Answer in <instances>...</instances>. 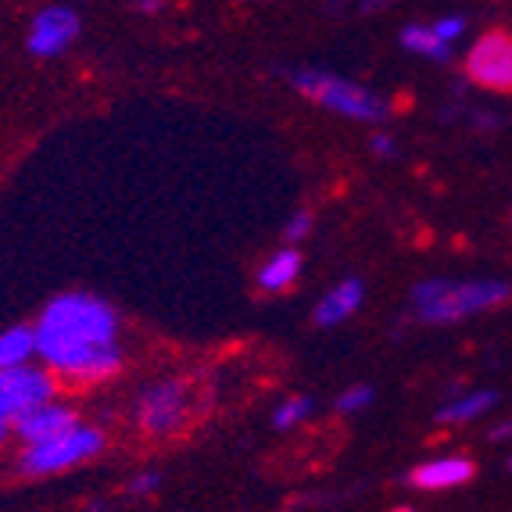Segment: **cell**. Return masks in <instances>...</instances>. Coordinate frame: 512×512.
Returning a JSON list of instances; mask_svg holds the SVG:
<instances>
[{
  "mask_svg": "<svg viewBox=\"0 0 512 512\" xmlns=\"http://www.w3.org/2000/svg\"><path fill=\"white\" fill-rule=\"evenodd\" d=\"M301 251L298 248H280L273 251V255L265 258V265L258 269L255 283L262 287L265 294H280L287 291V287H294V280L301 276Z\"/></svg>",
  "mask_w": 512,
  "mask_h": 512,
  "instance_id": "12",
  "label": "cell"
},
{
  "mask_svg": "<svg viewBox=\"0 0 512 512\" xmlns=\"http://www.w3.org/2000/svg\"><path fill=\"white\" fill-rule=\"evenodd\" d=\"M287 79H291V86L301 97L323 104L326 111L344 115L351 122H373L376 126V122H387V115H391V104L380 94H373L369 86L330 76L323 69H294Z\"/></svg>",
  "mask_w": 512,
  "mask_h": 512,
  "instance_id": "3",
  "label": "cell"
},
{
  "mask_svg": "<svg viewBox=\"0 0 512 512\" xmlns=\"http://www.w3.org/2000/svg\"><path fill=\"white\" fill-rule=\"evenodd\" d=\"M373 398H376L373 387L355 384V387H348L344 394H337V412H341V416H355V412L369 409V405H373Z\"/></svg>",
  "mask_w": 512,
  "mask_h": 512,
  "instance_id": "17",
  "label": "cell"
},
{
  "mask_svg": "<svg viewBox=\"0 0 512 512\" xmlns=\"http://www.w3.org/2000/svg\"><path fill=\"white\" fill-rule=\"evenodd\" d=\"M79 427V412L65 402H43L36 409L18 412L11 419V434L18 437L22 444H36V441H51V437L65 434V430Z\"/></svg>",
  "mask_w": 512,
  "mask_h": 512,
  "instance_id": "9",
  "label": "cell"
},
{
  "mask_svg": "<svg viewBox=\"0 0 512 512\" xmlns=\"http://www.w3.org/2000/svg\"><path fill=\"white\" fill-rule=\"evenodd\" d=\"M104 437L101 427H72L65 434L51 437V441H36V444H22V452H18L15 466L22 477H54V473H65L79 462H90L104 452Z\"/></svg>",
  "mask_w": 512,
  "mask_h": 512,
  "instance_id": "5",
  "label": "cell"
},
{
  "mask_svg": "<svg viewBox=\"0 0 512 512\" xmlns=\"http://www.w3.org/2000/svg\"><path fill=\"white\" fill-rule=\"evenodd\" d=\"M312 226H316V215L308 212V208H301V212H294L291 222L283 226V237L291 240V244H298V240H305L308 233H312Z\"/></svg>",
  "mask_w": 512,
  "mask_h": 512,
  "instance_id": "19",
  "label": "cell"
},
{
  "mask_svg": "<svg viewBox=\"0 0 512 512\" xmlns=\"http://www.w3.org/2000/svg\"><path fill=\"white\" fill-rule=\"evenodd\" d=\"M473 477H477V462L448 455V459L419 462L416 470L409 473V484L416 491H452V487H466Z\"/></svg>",
  "mask_w": 512,
  "mask_h": 512,
  "instance_id": "10",
  "label": "cell"
},
{
  "mask_svg": "<svg viewBox=\"0 0 512 512\" xmlns=\"http://www.w3.org/2000/svg\"><path fill=\"white\" fill-rule=\"evenodd\" d=\"M76 36H79V15L72 8H65V4H54V8H43L33 18L26 47L36 58H58V54L69 51Z\"/></svg>",
  "mask_w": 512,
  "mask_h": 512,
  "instance_id": "8",
  "label": "cell"
},
{
  "mask_svg": "<svg viewBox=\"0 0 512 512\" xmlns=\"http://www.w3.org/2000/svg\"><path fill=\"white\" fill-rule=\"evenodd\" d=\"M491 405H498L495 391H473V394H466V398H455V402H448L444 409H437V423L459 427V423H470V419L484 416Z\"/></svg>",
  "mask_w": 512,
  "mask_h": 512,
  "instance_id": "13",
  "label": "cell"
},
{
  "mask_svg": "<svg viewBox=\"0 0 512 512\" xmlns=\"http://www.w3.org/2000/svg\"><path fill=\"white\" fill-rule=\"evenodd\" d=\"M512 298L505 280H423L412 287V312L419 323L448 326L498 308Z\"/></svg>",
  "mask_w": 512,
  "mask_h": 512,
  "instance_id": "2",
  "label": "cell"
},
{
  "mask_svg": "<svg viewBox=\"0 0 512 512\" xmlns=\"http://www.w3.org/2000/svg\"><path fill=\"white\" fill-rule=\"evenodd\" d=\"M362 298H366V287L362 280H341L330 294H323V301L312 312V323L316 326H341L344 319H351L359 312Z\"/></svg>",
  "mask_w": 512,
  "mask_h": 512,
  "instance_id": "11",
  "label": "cell"
},
{
  "mask_svg": "<svg viewBox=\"0 0 512 512\" xmlns=\"http://www.w3.org/2000/svg\"><path fill=\"white\" fill-rule=\"evenodd\" d=\"M36 359L69 384H101L122 373L119 312L94 294H58L36 319Z\"/></svg>",
  "mask_w": 512,
  "mask_h": 512,
  "instance_id": "1",
  "label": "cell"
},
{
  "mask_svg": "<svg viewBox=\"0 0 512 512\" xmlns=\"http://www.w3.org/2000/svg\"><path fill=\"white\" fill-rule=\"evenodd\" d=\"M369 147H373L380 158H391V154H394V137H387V133H373V137H369Z\"/></svg>",
  "mask_w": 512,
  "mask_h": 512,
  "instance_id": "21",
  "label": "cell"
},
{
  "mask_svg": "<svg viewBox=\"0 0 512 512\" xmlns=\"http://www.w3.org/2000/svg\"><path fill=\"white\" fill-rule=\"evenodd\" d=\"M58 398V380L47 366L18 362V366L0 369V419L11 423L18 412L36 409V405Z\"/></svg>",
  "mask_w": 512,
  "mask_h": 512,
  "instance_id": "6",
  "label": "cell"
},
{
  "mask_svg": "<svg viewBox=\"0 0 512 512\" xmlns=\"http://www.w3.org/2000/svg\"><path fill=\"white\" fill-rule=\"evenodd\" d=\"M36 355V330L33 326H11L0 333V369L29 362Z\"/></svg>",
  "mask_w": 512,
  "mask_h": 512,
  "instance_id": "15",
  "label": "cell"
},
{
  "mask_svg": "<svg viewBox=\"0 0 512 512\" xmlns=\"http://www.w3.org/2000/svg\"><path fill=\"white\" fill-rule=\"evenodd\" d=\"M312 409H316V402H312L308 394H294V398H287V402L273 412V427L276 430H294Z\"/></svg>",
  "mask_w": 512,
  "mask_h": 512,
  "instance_id": "16",
  "label": "cell"
},
{
  "mask_svg": "<svg viewBox=\"0 0 512 512\" xmlns=\"http://www.w3.org/2000/svg\"><path fill=\"white\" fill-rule=\"evenodd\" d=\"M194 412V384L180 380V376H165L158 384L144 387L137 394V405H133L140 434L151 441L180 437L194 423Z\"/></svg>",
  "mask_w": 512,
  "mask_h": 512,
  "instance_id": "4",
  "label": "cell"
},
{
  "mask_svg": "<svg viewBox=\"0 0 512 512\" xmlns=\"http://www.w3.org/2000/svg\"><path fill=\"white\" fill-rule=\"evenodd\" d=\"M402 47L412 54H423V58L430 61H452V43L441 40V36L434 33V26H419V22H412V26L402 29Z\"/></svg>",
  "mask_w": 512,
  "mask_h": 512,
  "instance_id": "14",
  "label": "cell"
},
{
  "mask_svg": "<svg viewBox=\"0 0 512 512\" xmlns=\"http://www.w3.org/2000/svg\"><path fill=\"white\" fill-rule=\"evenodd\" d=\"M137 8L140 11H158L162 8V0H137Z\"/></svg>",
  "mask_w": 512,
  "mask_h": 512,
  "instance_id": "23",
  "label": "cell"
},
{
  "mask_svg": "<svg viewBox=\"0 0 512 512\" xmlns=\"http://www.w3.org/2000/svg\"><path fill=\"white\" fill-rule=\"evenodd\" d=\"M487 437H491V441H509V437H512V419H502L498 427L487 430Z\"/></svg>",
  "mask_w": 512,
  "mask_h": 512,
  "instance_id": "22",
  "label": "cell"
},
{
  "mask_svg": "<svg viewBox=\"0 0 512 512\" xmlns=\"http://www.w3.org/2000/svg\"><path fill=\"white\" fill-rule=\"evenodd\" d=\"M466 76L491 94H512V36L505 29L484 33L466 54Z\"/></svg>",
  "mask_w": 512,
  "mask_h": 512,
  "instance_id": "7",
  "label": "cell"
},
{
  "mask_svg": "<svg viewBox=\"0 0 512 512\" xmlns=\"http://www.w3.org/2000/svg\"><path fill=\"white\" fill-rule=\"evenodd\" d=\"M509 470H512V459H509Z\"/></svg>",
  "mask_w": 512,
  "mask_h": 512,
  "instance_id": "24",
  "label": "cell"
},
{
  "mask_svg": "<svg viewBox=\"0 0 512 512\" xmlns=\"http://www.w3.org/2000/svg\"><path fill=\"white\" fill-rule=\"evenodd\" d=\"M158 487H162V473L144 470V473H137V477H129L126 495L129 498H151L154 491H158Z\"/></svg>",
  "mask_w": 512,
  "mask_h": 512,
  "instance_id": "18",
  "label": "cell"
},
{
  "mask_svg": "<svg viewBox=\"0 0 512 512\" xmlns=\"http://www.w3.org/2000/svg\"><path fill=\"white\" fill-rule=\"evenodd\" d=\"M434 33L441 36V40L455 43L462 33H466V18H462V15H444V18H437V22H434Z\"/></svg>",
  "mask_w": 512,
  "mask_h": 512,
  "instance_id": "20",
  "label": "cell"
}]
</instances>
